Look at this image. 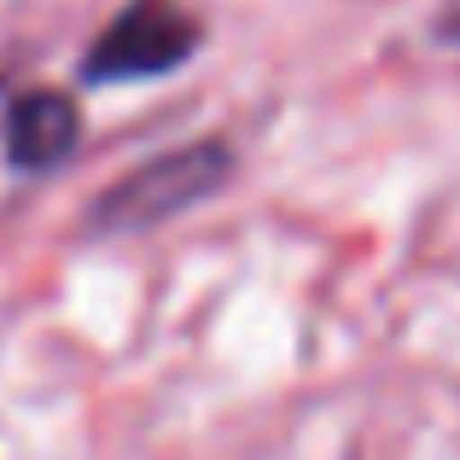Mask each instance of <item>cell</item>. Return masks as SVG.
Listing matches in <instances>:
<instances>
[{
	"instance_id": "7a4b0ae2",
	"label": "cell",
	"mask_w": 460,
	"mask_h": 460,
	"mask_svg": "<svg viewBox=\"0 0 460 460\" xmlns=\"http://www.w3.org/2000/svg\"><path fill=\"white\" fill-rule=\"evenodd\" d=\"M199 53V18L181 0H128L82 53L76 76L88 88H111V82H146L169 76L175 65Z\"/></svg>"
},
{
	"instance_id": "3957f363",
	"label": "cell",
	"mask_w": 460,
	"mask_h": 460,
	"mask_svg": "<svg viewBox=\"0 0 460 460\" xmlns=\"http://www.w3.org/2000/svg\"><path fill=\"white\" fill-rule=\"evenodd\" d=\"M82 140V111L70 93L58 88H35L18 93L6 111V164L18 175H41V169H58Z\"/></svg>"
},
{
	"instance_id": "6da1fadb",
	"label": "cell",
	"mask_w": 460,
	"mask_h": 460,
	"mask_svg": "<svg viewBox=\"0 0 460 460\" xmlns=\"http://www.w3.org/2000/svg\"><path fill=\"white\" fill-rule=\"evenodd\" d=\"M234 181V152L222 140H192V146H175L152 164L128 169L123 181L93 199L88 227L93 234H146V227L175 222L181 210L216 199V192Z\"/></svg>"
}]
</instances>
